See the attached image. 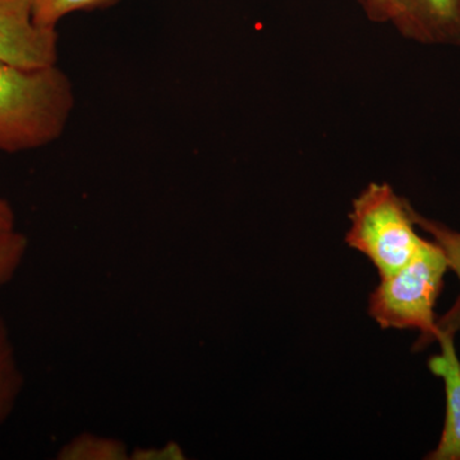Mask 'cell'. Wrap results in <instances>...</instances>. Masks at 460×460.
<instances>
[{
	"label": "cell",
	"instance_id": "1",
	"mask_svg": "<svg viewBox=\"0 0 460 460\" xmlns=\"http://www.w3.org/2000/svg\"><path fill=\"white\" fill-rule=\"evenodd\" d=\"M75 108L74 84L59 66L0 62V151L22 153L62 137Z\"/></svg>",
	"mask_w": 460,
	"mask_h": 460
},
{
	"label": "cell",
	"instance_id": "8",
	"mask_svg": "<svg viewBox=\"0 0 460 460\" xmlns=\"http://www.w3.org/2000/svg\"><path fill=\"white\" fill-rule=\"evenodd\" d=\"M23 384L25 380L18 366L7 323L0 317V426L11 417Z\"/></svg>",
	"mask_w": 460,
	"mask_h": 460
},
{
	"label": "cell",
	"instance_id": "13",
	"mask_svg": "<svg viewBox=\"0 0 460 460\" xmlns=\"http://www.w3.org/2000/svg\"><path fill=\"white\" fill-rule=\"evenodd\" d=\"M366 14L374 22H392L398 14L399 7L396 0H359Z\"/></svg>",
	"mask_w": 460,
	"mask_h": 460
},
{
	"label": "cell",
	"instance_id": "7",
	"mask_svg": "<svg viewBox=\"0 0 460 460\" xmlns=\"http://www.w3.org/2000/svg\"><path fill=\"white\" fill-rule=\"evenodd\" d=\"M411 217L416 226L429 233L432 241L441 248L447 266L458 277L460 283V232L449 228L443 223L423 217L413 208H411ZM436 325H438V332H449L454 337L460 332V293L456 304L440 320L436 321Z\"/></svg>",
	"mask_w": 460,
	"mask_h": 460
},
{
	"label": "cell",
	"instance_id": "6",
	"mask_svg": "<svg viewBox=\"0 0 460 460\" xmlns=\"http://www.w3.org/2000/svg\"><path fill=\"white\" fill-rule=\"evenodd\" d=\"M454 338L449 332H438L441 353L429 361V371L443 378L447 396L443 434L436 449L426 456L429 460H460V362Z\"/></svg>",
	"mask_w": 460,
	"mask_h": 460
},
{
	"label": "cell",
	"instance_id": "4",
	"mask_svg": "<svg viewBox=\"0 0 460 460\" xmlns=\"http://www.w3.org/2000/svg\"><path fill=\"white\" fill-rule=\"evenodd\" d=\"M0 62L26 69L57 66V30L33 22L29 0H0Z\"/></svg>",
	"mask_w": 460,
	"mask_h": 460
},
{
	"label": "cell",
	"instance_id": "10",
	"mask_svg": "<svg viewBox=\"0 0 460 460\" xmlns=\"http://www.w3.org/2000/svg\"><path fill=\"white\" fill-rule=\"evenodd\" d=\"M33 22L42 29L57 30L63 18L75 12L113 7L119 0H29Z\"/></svg>",
	"mask_w": 460,
	"mask_h": 460
},
{
	"label": "cell",
	"instance_id": "5",
	"mask_svg": "<svg viewBox=\"0 0 460 460\" xmlns=\"http://www.w3.org/2000/svg\"><path fill=\"white\" fill-rule=\"evenodd\" d=\"M399 33L423 45L460 48V0H396Z\"/></svg>",
	"mask_w": 460,
	"mask_h": 460
},
{
	"label": "cell",
	"instance_id": "9",
	"mask_svg": "<svg viewBox=\"0 0 460 460\" xmlns=\"http://www.w3.org/2000/svg\"><path fill=\"white\" fill-rule=\"evenodd\" d=\"M60 460H127L128 449L119 438L95 434H80L58 453Z\"/></svg>",
	"mask_w": 460,
	"mask_h": 460
},
{
	"label": "cell",
	"instance_id": "12",
	"mask_svg": "<svg viewBox=\"0 0 460 460\" xmlns=\"http://www.w3.org/2000/svg\"><path fill=\"white\" fill-rule=\"evenodd\" d=\"M129 459L132 460H181L186 459L183 449L180 444L171 441L163 447H136L129 453Z\"/></svg>",
	"mask_w": 460,
	"mask_h": 460
},
{
	"label": "cell",
	"instance_id": "2",
	"mask_svg": "<svg viewBox=\"0 0 460 460\" xmlns=\"http://www.w3.org/2000/svg\"><path fill=\"white\" fill-rule=\"evenodd\" d=\"M348 246L367 256L386 277L419 255L429 239L416 232L411 206L386 183H371L353 201Z\"/></svg>",
	"mask_w": 460,
	"mask_h": 460
},
{
	"label": "cell",
	"instance_id": "14",
	"mask_svg": "<svg viewBox=\"0 0 460 460\" xmlns=\"http://www.w3.org/2000/svg\"><path fill=\"white\" fill-rule=\"evenodd\" d=\"M16 229V217L7 199L0 198V232Z\"/></svg>",
	"mask_w": 460,
	"mask_h": 460
},
{
	"label": "cell",
	"instance_id": "3",
	"mask_svg": "<svg viewBox=\"0 0 460 460\" xmlns=\"http://www.w3.org/2000/svg\"><path fill=\"white\" fill-rule=\"evenodd\" d=\"M447 270L443 251L428 241L407 265L381 277L370 296L368 313L383 329L419 330V345L436 341L435 305Z\"/></svg>",
	"mask_w": 460,
	"mask_h": 460
},
{
	"label": "cell",
	"instance_id": "11",
	"mask_svg": "<svg viewBox=\"0 0 460 460\" xmlns=\"http://www.w3.org/2000/svg\"><path fill=\"white\" fill-rule=\"evenodd\" d=\"M29 250V238L17 229L0 232V288L16 275Z\"/></svg>",
	"mask_w": 460,
	"mask_h": 460
}]
</instances>
